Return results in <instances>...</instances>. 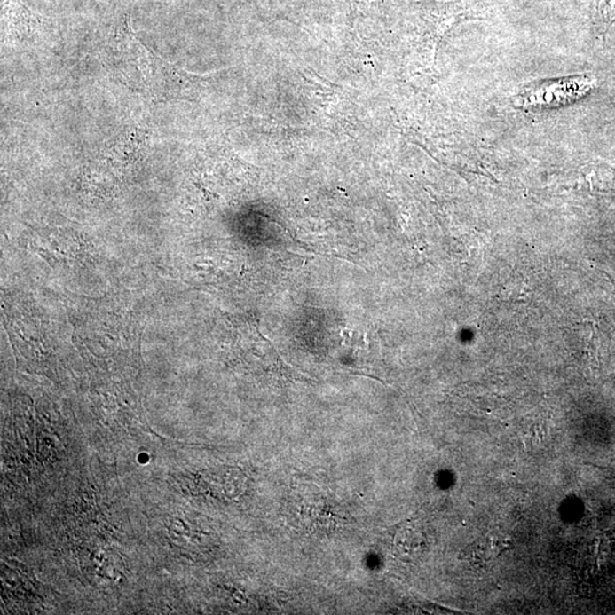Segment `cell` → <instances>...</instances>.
<instances>
[{
    "instance_id": "cell-1",
    "label": "cell",
    "mask_w": 615,
    "mask_h": 615,
    "mask_svg": "<svg viewBox=\"0 0 615 615\" xmlns=\"http://www.w3.org/2000/svg\"><path fill=\"white\" fill-rule=\"evenodd\" d=\"M110 59L127 86L139 88L152 98L178 99L198 78L145 47L132 30L130 16L116 29Z\"/></svg>"
},
{
    "instance_id": "cell-2",
    "label": "cell",
    "mask_w": 615,
    "mask_h": 615,
    "mask_svg": "<svg viewBox=\"0 0 615 615\" xmlns=\"http://www.w3.org/2000/svg\"><path fill=\"white\" fill-rule=\"evenodd\" d=\"M4 13L6 16V30L12 39L29 37L38 27L39 19L22 5L20 0H4Z\"/></svg>"
},
{
    "instance_id": "cell-3",
    "label": "cell",
    "mask_w": 615,
    "mask_h": 615,
    "mask_svg": "<svg viewBox=\"0 0 615 615\" xmlns=\"http://www.w3.org/2000/svg\"><path fill=\"white\" fill-rule=\"evenodd\" d=\"M425 538L421 530L414 525H406L398 532L395 538V550L406 562H415L425 549Z\"/></svg>"
},
{
    "instance_id": "cell-4",
    "label": "cell",
    "mask_w": 615,
    "mask_h": 615,
    "mask_svg": "<svg viewBox=\"0 0 615 615\" xmlns=\"http://www.w3.org/2000/svg\"><path fill=\"white\" fill-rule=\"evenodd\" d=\"M598 14L603 21H612L615 18V0H600Z\"/></svg>"
}]
</instances>
